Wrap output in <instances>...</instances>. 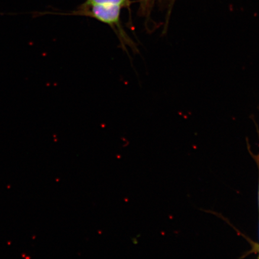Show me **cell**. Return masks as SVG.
I'll return each mask as SVG.
<instances>
[{"label": "cell", "instance_id": "obj_1", "mask_svg": "<svg viewBox=\"0 0 259 259\" xmlns=\"http://www.w3.org/2000/svg\"><path fill=\"white\" fill-rule=\"evenodd\" d=\"M121 6L113 5L88 4L84 3L75 11L64 15L87 16L97 19L109 26L114 31L120 42L121 48L127 52L126 47H129L135 52L138 51L134 42L125 31L121 21Z\"/></svg>", "mask_w": 259, "mask_h": 259}, {"label": "cell", "instance_id": "obj_6", "mask_svg": "<svg viewBox=\"0 0 259 259\" xmlns=\"http://www.w3.org/2000/svg\"><path fill=\"white\" fill-rule=\"evenodd\" d=\"M258 253H259V250H258Z\"/></svg>", "mask_w": 259, "mask_h": 259}, {"label": "cell", "instance_id": "obj_3", "mask_svg": "<svg viewBox=\"0 0 259 259\" xmlns=\"http://www.w3.org/2000/svg\"><path fill=\"white\" fill-rule=\"evenodd\" d=\"M85 3L88 4L117 5L122 8H128L131 4V0H86Z\"/></svg>", "mask_w": 259, "mask_h": 259}, {"label": "cell", "instance_id": "obj_2", "mask_svg": "<svg viewBox=\"0 0 259 259\" xmlns=\"http://www.w3.org/2000/svg\"><path fill=\"white\" fill-rule=\"evenodd\" d=\"M157 0H140L139 8V15L145 17L147 20L150 18L155 3Z\"/></svg>", "mask_w": 259, "mask_h": 259}, {"label": "cell", "instance_id": "obj_5", "mask_svg": "<svg viewBox=\"0 0 259 259\" xmlns=\"http://www.w3.org/2000/svg\"><path fill=\"white\" fill-rule=\"evenodd\" d=\"M174 1H175V0H171L170 6H171V5L173 4Z\"/></svg>", "mask_w": 259, "mask_h": 259}, {"label": "cell", "instance_id": "obj_4", "mask_svg": "<svg viewBox=\"0 0 259 259\" xmlns=\"http://www.w3.org/2000/svg\"><path fill=\"white\" fill-rule=\"evenodd\" d=\"M255 160L257 162L258 168V173H259V153L257 155L254 156ZM259 183V181H258ZM258 206H259V183H258Z\"/></svg>", "mask_w": 259, "mask_h": 259}]
</instances>
